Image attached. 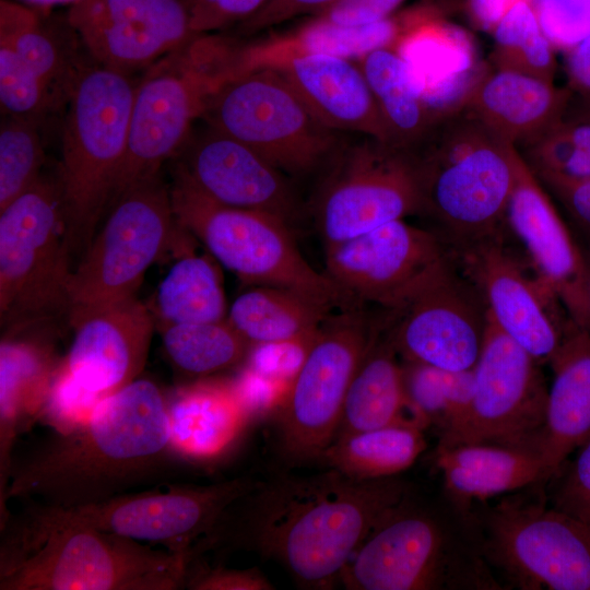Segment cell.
I'll list each match as a JSON object with an SVG mask.
<instances>
[{"mask_svg":"<svg viewBox=\"0 0 590 590\" xmlns=\"http://www.w3.org/2000/svg\"><path fill=\"white\" fill-rule=\"evenodd\" d=\"M162 341L174 369L197 380L238 365L250 346L227 319L163 323Z\"/></svg>","mask_w":590,"mask_h":590,"instance_id":"74e56055","label":"cell"},{"mask_svg":"<svg viewBox=\"0 0 590 590\" xmlns=\"http://www.w3.org/2000/svg\"><path fill=\"white\" fill-rule=\"evenodd\" d=\"M401 365L406 399L423 425H435L438 435L455 427L472 400L473 368L448 370L412 361Z\"/></svg>","mask_w":590,"mask_h":590,"instance_id":"f35d334b","label":"cell"},{"mask_svg":"<svg viewBox=\"0 0 590 590\" xmlns=\"http://www.w3.org/2000/svg\"><path fill=\"white\" fill-rule=\"evenodd\" d=\"M177 170L211 199L261 211L288 225L298 203L284 173L241 141L210 126L194 137Z\"/></svg>","mask_w":590,"mask_h":590,"instance_id":"603a6c76","label":"cell"},{"mask_svg":"<svg viewBox=\"0 0 590 590\" xmlns=\"http://www.w3.org/2000/svg\"><path fill=\"white\" fill-rule=\"evenodd\" d=\"M203 118L284 174L310 173L341 148L338 132L322 125L273 68L251 70L227 82Z\"/></svg>","mask_w":590,"mask_h":590,"instance_id":"8fae6325","label":"cell"},{"mask_svg":"<svg viewBox=\"0 0 590 590\" xmlns=\"http://www.w3.org/2000/svg\"><path fill=\"white\" fill-rule=\"evenodd\" d=\"M506 224L524 247L538 280L577 326L590 330L583 252L520 154Z\"/></svg>","mask_w":590,"mask_h":590,"instance_id":"44dd1931","label":"cell"},{"mask_svg":"<svg viewBox=\"0 0 590 590\" xmlns=\"http://www.w3.org/2000/svg\"><path fill=\"white\" fill-rule=\"evenodd\" d=\"M259 484L240 477L210 485L125 493L108 500L64 509L98 530L190 557L197 541L210 535L226 511Z\"/></svg>","mask_w":590,"mask_h":590,"instance_id":"2e32d148","label":"cell"},{"mask_svg":"<svg viewBox=\"0 0 590 590\" xmlns=\"http://www.w3.org/2000/svg\"><path fill=\"white\" fill-rule=\"evenodd\" d=\"M520 0H469V14L473 24L492 33L502 17Z\"/></svg>","mask_w":590,"mask_h":590,"instance_id":"db71d44e","label":"cell"},{"mask_svg":"<svg viewBox=\"0 0 590 590\" xmlns=\"http://www.w3.org/2000/svg\"><path fill=\"white\" fill-rule=\"evenodd\" d=\"M389 312L386 337L403 361L448 370L474 368L487 311L472 282L457 272L453 257Z\"/></svg>","mask_w":590,"mask_h":590,"instance_id":"e0dca14e","label":"cell"},{"mask_svg":"<svg viewBox=\"0 0 590 590\" xmlns=\"http://www.w3.org/2000/svg\"><path fill=\"white\" fill-rule=\"evenodd\" d=\"M378 334L359 309L322 323L280 403L282 446L292 459H320L333 442L350 384Z\"/></svg>","mask_w":590,"mask_h":590,"instance_id":"4fadbf2b","label":"cell"},{"mask_svg":"<svg viewBox=\"0 0 590 590\" xmlns=\"http://www.w3.org/2000/svg\"><path fill=\"white\" fill-rule=\"evenodd\" d=\"M170 199L177 223L240 280L299 293L329 310L358 303L303 257L290 225L272 214L222 204L176 170Z\"/></svg>","mask_w":590,"mask_h":590,"instance_id":"ba28073f","label":"cell"},{"mask_svg":"<svg viewBox=\"0 0 590 590\" xmlns=\"http://www.w3.org/2000/svg\"><path fill=\"white\" fill-rule=\"evenodd\" d=\"M237 46L196 36L150 67L135 84L127 148L110 203L131 186L160 174L162 164L188 142L191 127L211 99L235 79Z\"/></svg>","mask_w":590,"mask_h":590,"instance_id":"52a82bcc","label":"cell"},{"mask_svg":"<svg viewBox=\"0 0 590 590\" xmlns=\"http://www.w3.org/2000/svg\"><path fill=\"white\" fill-rule=\"evenodd\" d=\"M0 103L5 116L39 120L62 102L16 52L0 45Z\"/></svg>","mask_w":590,"mask_h":590,"instance_id":"7bdbcfd3","label":"cell"},{"mask_svg":"<svg viewBox=\"0 0 590 590\" xmlns=\"http://www.w3.org/2000/svg\"><path fill=\"white\" fill-rule=\"evenodd\" d=\"M101 401L102 399L86 390L60 361L54 371L38 420L54 428L57 434H67L87 421Z\"/></svg>","mask_w":590,"mask_h":590,"instance_id":"ee69618b","label":"cell"},{"mask_svg":"<svg viewBox=\"0 0 590 590\" xmlns=\"http://www.w3.org/2000/svg\"><path fill=\"white\" fill-rule=\"evenodd\" d=\"M339 580L351 590H504L483 551L473 508L445 492L412 491L365 538Z\"/></svg>","mask_w":590,"mask_h":590,"instance_id":"277c9868","label":"cell"},{"mask_svg":"<svg viewBox=\"0 0 590 590\" xmlns=\"http://www.w3.org/2000/svg\"><path fill=\"white\" fill-rule=\"evenodd\" d=\"M67 23L98 66L126 74L197 36L185 0H82L70 5Z\"/></svg>","mask_w":590,"mask_h":590,"instance_id":"d6986e66","label":"cell"},{"mask_svg":"<svg viewBox=\"0 0 590 590\" xmlns=\"http://www.w3.org/2000/svg\"><path fill=\"white\" fill-rule=\"evenodd\" d=\"M191 558L40 505L2 543L1 590H177Z\"/></svg>","mask_w":590,"mask_h":590,"instance_id":"3957f363","label":"cell"},{"mask_svg":"<svg viewBox=\"0 0 590 590\" xmlns=\"http://www.w3.org/2000/svg\"><path fill=\"white\" fill-rule=\"evenodd\" d=\"M539 180L559 201L579 227L590 235V179L544 178Z\"/></svg>","mask_w":590,"mask_h":590,"instance_id":"816d5d0a","label":"cell"},{"mask_svg":"<svg viewBox=\"0 0 590 590\" xmlns=\"http://www.w3.org/2000/svg\"><path fill=\"white\" fill-rule=\"evenodd\" d=\"M473 512L483 554L509 586L590 590V524L547 506L543 489L475 504Z\"/></svg>","mask_w":590,"mask_h":590,"instance_id":"9c48e42d","label":"cell"},{"mask_svg":"<svg viewBox=\"0 0 590 590\" xmlns=\"http://www.w3.org/2000/svg\"><path fill=\"white\" fill-rule=\"evenodd\" d=\"M338 0H268L252 16L243 22L246 32L261 31L305 13H314L330 7Z\"/></svg>","mask_w":590,"mask_h":590,"instance_id":"f907efd6","label":"cell"},{"mask_svg":"<svg viewBox=\"0 0 590 590\" xmlns=\"http://www.w3.org/2000/svg\"><path fill=\"white\" fill-rule=\"evenodd\" d=\"M451 257L436 232L401 219L327 246L324 273L357 303L392 310Z\"/></svg>","mask_w":590,"mask_h":590,"instance_id":"ac0fdd59","label":"cell"},{"mask_svg":"<svg viewBox=\"0 0 590 590\" xmlns=\"http://www.w3.org/2000/svg\"><path fill=\"white\" fill-rule=\"evenodd\" d=\"M156 308L164 323H197L226 319L220 270L205 255L180 258L161 282Z\"/></svg>","mask_w":590,"mask_h":590,"instance_id":"8d00e7d4","label":"cell"},{"mask_svg":"<svg viewBox=\"0 0 590 590\" xmlns=\"http://www.w3.org/2000/svg\"><path fill=\"white\" fill-rule=\"evenodd\" d=\"M566 114L590 119V99H575L573 96Z\"/></svg>","mask_w":590,"mask_h":590,"instance_id":"11a10c76","label":"cell"},{"mask_svg":"<svg viewBox=\"0 0 590 590\" xmlns=\"http://www.w3.org/2000/svg\"><path fill=\"white\" fill-rule=\"evenodd\" d=\"M271 68L284 75L327 128L389 144L384 118L356 60L308 54L290 57Z\"/></svg>","mask_w":590,"mask_h":590,"instance_id":"d4e9b609","label":"cell"},{"mask_svg":"<svg viewBox=\"0 0 590 590\" xmlns=\"http://www.w3.org/2000/svg\"><path fill=\"white\" fill-rule=\"evenodd\" d=\"M433 9L418 7L356 26L338 25L312 17L286 34L240 47L243 73L271 68L297 55H329L358 60L382 48H396L408 32Z\"/></svg>","mask_w":590,"mask_h":590,"instance_id":"83f0119b","label":"cell"},{"mask_svg":"<svg viewBox=\"0 0 590 590\" xmlns=\"http://www.w3.org/2000/svg\"><path fill=\"white\" fill-rule=\"evenodd\" d=\"M433 123L463 110L491 64L474 37L432 10L394 48Z\"/></svg>","mask_w":590,"mask_h":590,"instance_id":"cb8c5ba5","label":"cell"},{"mask_svg":"<svg viewBox=\"0 0 590 590\" xmlns=\"http://www.w3.org/2000/svg\"><path fill=\"white\" fill-rule=\"evenodd\" d=\"M492 34L494 47L488 62L493 68L553 82L555 48L542 32L532 0L514 4Z\"/></svg>","mask_w":590,"mask_h":590,"instance_id":"ab89813d","label":"cell"},{"mask_svg":"<svg viewBox=\"0 0 590 590\" xmlns=\"http://www.w3.org/2000/svg\"><path fill=\"white\" fill-rule=\"evenodd\" d=\"M167 414L173 449L193 459L221 455L248 416L234 385L202 380L167 397Z\"/></svg>","mask_w":590,"mask_h":590,"instance_id":"f546056e","label":"cell"},{"mask_svg":"<svg viewBox=\"0 0 590 590\" xmlns=\"http://www.w3.org/2000/svg\"><path fill=\"white\" fill-rule=\"evenodd\" d=\"M452 256L500 330L540 364L548 363L570 319H557L554 306L558 302L538 279L527 275L506 249L503 236L475 243Z\"/></svg>","mask_w":590,"mask_h":590,"instance_id":"ffe728a7","label":"cell"},{"mask_svg":"<svg viewBox=\"0 0 590 590\" xmlns=\"http://www.w3.org/2000/svg\"><path fill=\"white\" fill-rule=\"evenodd\" d=\"M39 120L5 116L0 128V210L40 177L45 160Z\"/></svg>","mask_w":590,"mask_h":590,"instance_id":"b9f144b4","label":"cell"},{"mask_svg":"<svg viewBox=\"0 0 590 590\" xmlns=\"http://www.w3.org/2000/svg\"><path fill=\"white\" fill-rule=\"evenodd\" d=\"M330 312L294 291L259 285L234 300L226 319L250 345H308Z\"/></svg>","mask_w":590,"mask_h":590,"instance_id":"d6a6232c","label":"cell"},{"mask_svg":"<svg viewBox=\"0 0 590 590\" xmlns=\"http://www.w3.org/2000/svg\"><path fill=\"white\" fill-rule=\"evenodd\" d=\"M518 151L539 179H590V119L565 114Z\"/></svg>","mask_w":590,"mask_h":590,"instance_id":"60d3db41","label":"cell"},{"mask_svg":"<svg viewBox=\"0 0 590 590\" xmlns=\"http://www.w3.org/2000/svg\"><path fill=\"white\" fill-rule=\"evenodd\" d=\"M405 0H338L314 17L344 26L365 25L396 13Z\"/></svg>","mask_w":590,"mask_h":590,"instance_id":"681fc988","label":"cell"},{"mask_svg":"<svg viewBox=\"0 0 590 590\" xmlns=\"http://www.w3.org/2000/svg\"><path fill=\"white\" fill-rule=\"evenodd\" d=\"M134 88L129 74L94 66L82 68L71 90L58 173L70 257L87 247L110 203L126 153Z\"/></svg>","mask_w":590,"mask_h":590,"instance_id":"8992f818","label":"cell"},{"mask_svg":"<svg viewBox=\"0 0 590 590\" xmlns=\"http://www.w3.org/2000/svg\"><path fill=\"white\" fill-rule=\"evenodd\" d=\"M69 314L74 337L61 362L86 390L103 400L140 377L154 322L135 296Z\"/></svg>","mask_w":590,"mask_h":590,"instance_id":"7402d4cb","label":"cell"},{"mask_svg":"<svg viewBox=\"0 0 590 590\" xmlns=\"http://www.w3.org/2000/svg\"><path fill=\"white\" fill-rule=\"evenodd\" d=\"M398 356L378 334L350 384L337 437L397 424L426 428L406 399Z\"/></svg>","mask_w":590,"mask_h":590,"instance_id":"1f68e13d","label":"cell"},{"mask_svg":"<svg viewBox=\"0 0 590 590\" xmlns=\"http://www.w3.org/2000/svg\"><path fill=\"white\" fill-rule=\"evenodd\" d=\"M435 464L444 492L469 509L526 487L544 488L541 459L526 449L485 444L437 447Z\"/></svg>","mask_w":590,"mask_h":590,"instance_id":"f1b7e54d","label":"cell"},{"mask_svg":"<svg viewBox=\"0 0 590 590\" xmlns=\"http://www.w3.org/2000/svg\"><path fill=\"white\" fill-rule=\"evenodd\" d=\"M356 61L384 118L389 144L413 151L434 123L411 81L404 60L396 49L382 48Z\"/></svg>","mask_w":590,"mask_h":590,"instance_id":"836d02e7","label":"cell"},{"mask_svg":"<svg viewBox=\"0 0 590 590\" xmlns=\"http://www.w3.org/2000/svg\"><path fill=\"white\" fill-rule=\"evenodd\" d=\"M553 480L552 506L590 524V437Z\"/></svg>","mask_w":590,"mask_h":590,"instance_id":"bcb514c9","label":"cell"},{"mask_svg":"<svg viewBox=\"0 0 590 590\" xmlns=\"http://www.w3.org/2000/svg\"><path fill=\"white\" fill-rule=\"evenodd\" d=\"M58 363L34 342L5 339L0 349V509L8 508L12 451L20 432L38 420Z\"/></svg>","mask_w":590,"mask_h":590,"instance_id":"4dcf8cb0","label":"cell"},{"mask_svg":"<svg viewBox=\"0 0 590 590\" xmlns=\"http://www.w3.org/2000/svg\"><path fill=\"white\" fill-rule=\"evenodd\" d=\"M173 455L167 396L139 377L103 399L83 424L13 464L8 500L61 509L98 504L153 481Z\"/></svg>","mask_w":590,"mask_h":590,"instance_id":"6da1fadb","label":"cell"},{"mask_svg":"<svg viewBox=\"0 0 590 590\" xmlns=\"http://www.w3.org/2000/svg\"><path fill=\"white\" fill-rule=\"evenodd\" d=\"M548 364L553 382L538 446L544 486L590 437V330L569 320Z\"/></svg>","mask_w":590,"mask_h":590,"instance_id":"484cf974","label":"cell"},{"mask_svg":"<svg viewBox=\"0 0 590 590\" xmlns=\"http://www.w3.org/2000/svg\"><path fill=\"white\" fill-rule=\"evenodd\" d=\"M411 153L421 214L437 224L451 253L502 236L520 157L515 145L464 108L435 123Z\"/></svg>","mask_w":590,"mask_h":590,"instance_id":"5b68a950","label":"cell"},{"mask_svg":"<svg viewBox=\"0 0 590 590\" xmlns=\"http://www.w3.org/2000/svg\"><path fill=\"white\" fill-rule=\"evenodd\" d=\"M542 32L565 51L590 32V0H532Z\"/></svg>","mask_w":590,"mask_h":590,"instance_id":"f6af8a7d","label":"cell"},{"mask_svg":"<svg viewBox=\"0 0 590 590\" xmlns=\"http://www.w3.org/2000/svg\"><path fill=\"white\" fill-rule=\"evenodd\" d=\"M568 88L580 99H590V32L564 51Z\"/></svg>","mask_w":590,"mask_h":590,"instance_id":"f5cc1de1","label":"cell"},{"mask_svg":"<svg viewBox=\"0 0 590 590\" xmlns=\"http://www.w3.org/2000/svg\"><path fill=\"white\" fill-rule=\"evenodd\" d=\"M70 258L58 178L42 175L0 210L1 323L22 326L69 310Z\"/></svg>","mask_w":590,"mask_h":590,"instance_id":"30bf717a","label":"cell"},{"mask_svg":"<svg viewBox=\"0 0 590 590\" xmlns=\"http://www.w3.org/2000/svg\"><path fill=\"white\" fill-rule=\"evenodd\" d=\"M249 514L250 542L304 588H328L376 524L412 491L397 476L356 480L329 468L264 486Z\"/></svg>","mask_w":590,"mask_h":590,"instance_id":"7a4b0ae2","label":"cell"},{"mask_svg":"<svg viewBox=\"0 0 590 590\" xmlns=\"http://www.w3.org/2000/svg\"><path fill=\"white\" fill-rule=\"evenodd\" d=\"M330 161L312 203L324 247L421 214L420 182L411 152L368 138L341 146Z\"/></svg>","mask_w":590,"mask_h":590,"instance_id":"5bb4252c","label":"cell"},{"mask_svg":"<svg viewBox=\"0 0 590 590\" xmlns=\"http://www.w3.org/2000/svg\"><path fill=\"white\" fill-rule=\"evenodd\" d=\"M185 588L193 590H271L273 585L256 568H191L188 566Z\"/></svg>","mask_w":590,"mask_h":590,"instance_id":"c3c4849f","label":"cell"},{"mask_svg":"<svg viewBox=\"0 0 590 590\" xmlns=\"http://www.w3.org/2000/svg\"><path fill=\"white\" fill-rule=\"evenodd\" d=\"M426 446L424 428L397 424L337 437L320 459L352 479L377 480L409 469Z\"/></svg>","mask_w":590,"mask_h":590,"instance_id":"e575fe53","label":"cell"},{"mask_svg":"<svg viewBox=\"0 0 590 590\" xmlns=\"http://www.w3.org/2000/svg\"><path fill=\"white\" fill-rule=\"evenodd\" d=\"M23 1L37 5V7H52V5H59V4L73 5L82 0H23Z\"/></svg>","mask_w":590,"mask_h":590,"instance_id":"9f6ffc18","label":"cell"},{"mask_svg":"<svg viewBox=\"0 0 590 590\" xmlns=\"http://www.w3.org/2000/svg\"><path fill=\"white\" fill-rule=\"evenodd\" d=\"M585 256V263H586V292H587V298H588V305L590 310V247L586 252H583Z\"/></svg>","mask_w":590,"mask_h":590,"instance_id":"6f0895ef","label":"cell"},{"mask_svg":"<svg viewBox=\"0 0 590 590\" xmlns=\"http://www.w3.org/2000/svg\"><path fill=\"white\" fill-rule=\"evenodd\" d=\"M568 87L492 66L465 109L504 141L522 148L559 121L573 98Z\"/></svg>","mask_w":590,"mask_h":590,"instance_id":"4316f807","label":"cell"},{"mask_svg":"<svg viewBox=\"0 0 590 590\" xmlns=\"http://www.w3.org/2000/svg\"><path fill=\"white\" fill-rule=\"evenodd\" d=\"M540 365L487 314L470 406L437 447L485 444L538 453L548 393Z\"/></svg>","mask_w":590,"mask_h":590,"instance_id":"9a60e30c","label":"cell"},{"mask_svg":"<svg viewBox=\"0 0 590 590\" xmlns=\"http://www.w3.org/2000/svg\"><path fill=\"white\" fill-rule=\"evenodd\" d=\"M0 45L16 52L62 103L68 102L83 67L78 66L61 40L42 25L37 13L28 7L2 0Z\"/></svg>","mask_w":590,"mask_h":590,"instance_id":"d590c367","label":"cell"},{"mask_svg":"<svg viewBox=\"0 0 590 590\" xmlns=\"http://www.w3.org/2000/svg\"><path fill=\"white\" fill-rule=\"evenodd\" d=\"M68 281L69 312L135 296L144 273L170 246L177 223L161 175L131 186L113 203Z\"/></svg>","mask_w":590,"mask_h":590,"instance_id":"7c38bea8","label":"cell"},{"mask_svg":"<svg viewBox=\"0 0 590 590\" xmlns=\"http://www.w3.org/2000/svg\"><path fill=\"white\" fill-rule=\"evenodd\" d=\"M191 30L202 35L249 19L268 0H187Z\"/></svg>","mask_w":590,"mask_h":590,"instance_id":"7dc6e473","label":"cell"}]
</instances>
